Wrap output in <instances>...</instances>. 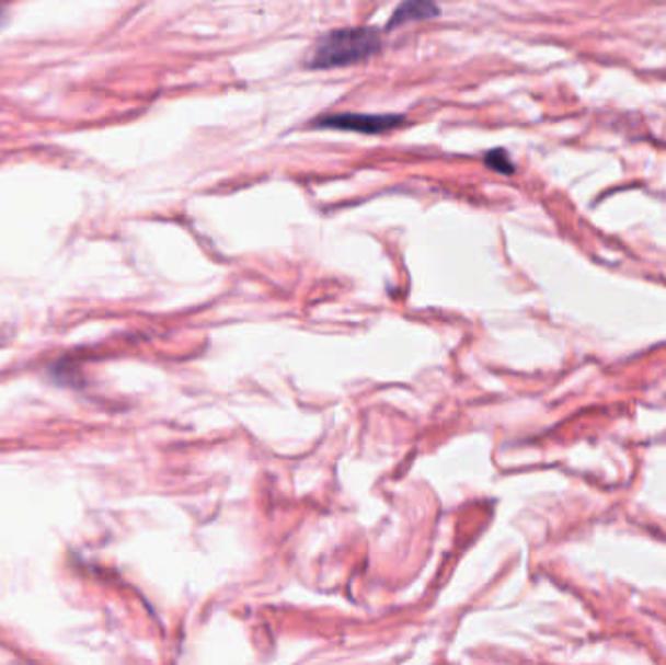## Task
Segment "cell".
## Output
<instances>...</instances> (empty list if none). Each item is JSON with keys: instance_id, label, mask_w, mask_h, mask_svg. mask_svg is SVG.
<instances>
[{"instance_id": "1", "label": "cell", "mask_w": 666, "mask_h": 665, "mask_svg": "<svg viewBox=\"0 0 666 665\" xmlns=\"http://www.w3.org/2000/svg\"><path fill=\"white\" fill-rule=\"evenodd\" d=\"M382 49V34L377 27H342L332 30L315 42L308 55L310 69H337L375 57Z\"/></svg>"}, {"instance_id": "4", "label": "cell", "mask_w": 666, "mask_h": 665, "mask_svg": "<svg viewBox=\"0 0 666 665\" xmlns=\"http://www.w3.org/2000/svg\"><path fill=\"white\" fill-rule=\"evenodd\" d=\"M485 164L491 170L500 172V174H513L515 172V162L508 157V152L505 149H493V151L485 154Z\"/></svg>"}, {"instance_id": "2", "label": "cell", "mask_w": 666, "mask_h": 665, "mask_svg": "<svg viewBox=\"0 0 666 665\" xmlns=\"http://www.w3.org/2000/svg\"><path fill=\"white\" fill-rule=\"evenodd\" d=\"M403 116L395 114H330L318 117L312 122L318 129H337V131H353V134L378 135L386 134L402 124Z\"/></svg>"}, {"instance_id": "3", "label": "cell", "mask_w": 666, "mask_h": 665, "mask_svg": "<svg viewBox=\"0 0 666 665\" xmlns=\"http://www.w3.org/2000/svg\"><path fill=\"white\" fill-rule=\"evenodd\" d=\"M438 14L437 4L433 2H423V0H410L402 2L394 10L392 19L388 22V27H398L407 24V22H417V20L435 19Z\"/></svg>"}]
</instances>
